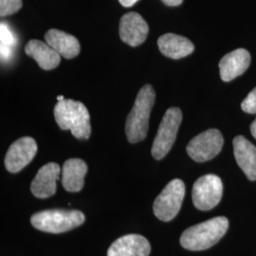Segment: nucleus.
<instances>
[{
  "instance_id": "f257e3e1",
  "label": "nucleus",
  "mask_w": 256,
  "mask_h": 256,
  "mask_svg": "<svg viewBox=\"0 0 256 256\" xmlns=\"http://www.w3.org/2000/svg\"><path fill=\"white\" fill-rule=\"evenodd\" d=\"M155 99V90L150 84L144 86L138 93L136 101L126 124V133L130 144H137L146 138L149 117Z\"/></svg>"
},
{
  "instance_id": "f03ea898",
  "label": "nucleus",
  "mask_w": 256,
  "mask_h": 256,
  "mask_svg": "<svg viewBox=\"0 0 256 256\" xmlns=\"http://www.w3.org/2000/svg\"><path fill=\"white\" fill-rule=\"evenodd\" d=\"M55 120L63 130H70L78 140H88L92 134L90 116L81 102L70 99L58 101L54 108Z\"/></svg>"
},
{
  "instance_id": "7ed1b4c3",
  "label": "nucleus",
  "mask_w": 256,
  "mask_h": 256,
  "mask_svg": "<svg viewBox=\"0 0 256 256\" xmlns=\"http://www.w3.org/2000/svg\"><path fill=\"white\" fill-rule=\"evenodd\" d=\"M228 227L229 221L226 218H214L185 230L180 236V244L189 250H207L225 236Z\"/></svg>"
},
{
  "instance_id": "20e7f679",
  "label": "nucleus",
  "mask_w": 256,
  "mask_h": 256,
  "mask_svg": "<svg viewBox=\"0 0 256 256\" xmlns=\"http://www.w3.org/2000/svg\"><path fill=\"white\" fill-rule=\"evenodd\" d=\"M84 222V214L77 210H46L34 214L30 223L36 229L50 234H61L74 229Z\"/></svg>"
},
{
  "instance_id": "39448f33",
  "label": "nucleus",
  "mask_w": 256,
  "mask_h": 256,
  "mask_svg": "<svg viewBox=\"0 0 256 256\" xmlns=\"http://www.w3.org/2000/svg\"><path fill=\"white\" fill-rule=\"evenodd\" d=\"M182 120V113L180 108H171L165 112L152 146L151 152L154 158L162 160L169 153L174 144Z\"/></svg>"
},
{
  "instance_id": "423d86ee",
  "label": "nucleus",
  "mask_w": 256,
  "mask_h": 256,
  "mask_svg": "<svg viewBox=\"0 0 256 256\" xmlns=\"http://www.w3.org/2000/svg\"><path fill=\"white\" fill-rule=\"evenodd\" d=\"M184 196L185 185L182 180H171L155 200L153 210L156 216L165 222L174 220L182 208Z\"/></svg>"
},
{
  "instance_id": "0eeeda50",
  "label": "nucleus",
  "mask_w": 256,
  "mask_h": 256,
  "mask_svg": "<svg viewBox=\"0 0 256 256\" xmlns=\"http://www.w3.org/2000/svg\"><path fill=\"white\" fill-rule=\"evenodd\" d=\"M223 183L216 174H205L200 178L192 186L194 205L200 210H209L214 208L222 198Z\"/></svg>"
},
{
  "instance_id": "6e6552de",
  "label": "nucleus",
  "mask_w": 256,
  "mask_h": 256,
  "mask_svg": "<svg viewBox=\"0 0 256 256\" xmlns=\"http://www.w3.org/2000/svg\"><path fill=\"white\" fill-rule=\"evenodd\" d=\"M223 136L218 129H209L191 140L187 153L196 162H205L220 154L223 146Z\"/></svg>"
},
{
  "instance_id": "1a4fd4ad",
  "label": "nucleus",
  "mask_w": 256,
  "mask_h": 256,
  "mask_svg": "<svg viewBox=\"0 0 256 256\" xmlns=\"http://www.w3.org/2000/svg\"><path fill=\"white\" fill-rule=\"evenodd\" d=\"M36 152V142L32 138H19L10 146L6 154V169L10 173H18L34 160Z\"/></svg>"
},
{
  "instance_id": "9d476101",
  "label": "nucleus",
  "mask_w": 256,
  "mask_h": 256,
  "mask_svg": "<svg viewBox=\"0 0 256 256\" xmlns=\"http://www.w3.org/2000/svg\"><path fill=\"white\" fill-rule=\"evenodd\" d=\"M120 37L129 46L142 45L146 40L149 27L146 21L135 12H128L120 21Z\"/></svg>"
},
{
  "instance_id": "9b49d317",
  "label": "nucleus",
  "mask_w": 256,
  "mask_h": 256,
  "mask_svg": "<svg viewBox=\"0 0 256 256\" xmlns=\"http://www.w3.org/2000/svg\"><path fill=\"white\" fill-rule=\"evenodd\" d=\"M61 174L60 166L55 162H50L42 166L37 172L30 185V190L38 198H46L56 192V182Z\"/></svg>"
},
{
  "instance_id": "f8f14e48",
  "label": "nucleus",
  "mask_w": 256,
  "mask_h": 256,
  "mask_svg": "<svg viewBox=\"0 0 256 256\" xmlns=\"http://www.w3.org/2000/svg\"><path fill=\"white\" fill-rule=\"evenodd\" d=\"M151 250L146 238L140 234H128L112 243L108 256H148Z\"/></svg>"
},
{
  "instance_id": "ddd939ff",
  "label": "nucleus",
  "mask_w": 256,
  "mask_h": 256,
  "mask_svg": "<svg viewBox=\"0 0 256 256\" xmlns=\"http://www.w3.org/2000/svg\"><path fill=\"white\" fill-rule=\"evenodd\" d=\"M250 63V54L245 48H238L225 55L220 62V77L224 82H230L242 75Z\"/></svg>"
},
{
  "instance_id": "4468645a",
  "label": "nucleus",
  "mask_w": 256,
  "mask_h": 256,
  "mask_svg": "<svg viewBox=\"0 0 256 256\" xmlns=\"http://www.w3.org/2000/svg\"><path fill=\"white\" fill-rule=\"evenodd\" d=\"M234 152L238 164L250 180H256V147L243 136L234 140Z\"/></svg>"
},
{
  "instance_id": "2eb2a0df",
  "label": "nucleus",
  "mask_w": 256,
  "mask_h": 256,
  "mask_svg": "<svg viewBox=\"0 0 256 256\" xmlns=\"http://www.w3.org/2000/svg\"><path fill=\"white\" fill-rule=\"evenodd\" d=\"M48 45L52 46L62 57L72 59L80 54L81 46L76 37L59 30L52 28L45 34Z\"/></svg>"
},
{
  "instance_id": "dca6fc26",
  "label": "nucleus",
  "mask_w": 256,
  "mask_h": 256,
  "mask_svg": "<svg viewBox=\"0 0 256 256\" xmlns=\"http://www.w3.org/2000/svg\"><path fill=\"white\" fill-rule=\"evenodd\" d=\"M158 46L162 54L172 59H180L192 54L194 46L186 37L166 34L158 38Z\"/></svg>"
},
{
  "instance_id": "f3484780",
  "label": "nucleus",
  "mask_w": 256,
  "mask_h": 256,
  "mask_svg": "<svg viewBox=\"0 0 256 256\" xmlns=\"http://www.w3.org/2000/svg\"><path fill=\"white\" fill-rule=\"evenodd\" d=\"M88 173V165L81 158L68 160L62 169V185L68 192L81 191Z\"/></svg>"
},
{
  "instance_id": "a211bd4d",
  "label": "nucleus",
  "mask_w": 256,
  "mask_h": 256,
  "mask_svg": "<svg viewBox=\"0 0 256 256\" xmlns=\"http://www.w3.org/2000/svg\"><path fill=\"white\" fill-rule=\"evenodd\" d=\"M25 52L34 59L38 66L45 70L57 68L61 61V55L48 45V43L39 40L28 41L25 48Z\"/></svg>"
},
{
  "instance_id": "6ab92c4d",
  "label": "nucleus",
  "mask_w": 256,
  "mask_h": 256,
  "mask_svg": "<svg viewBox=\"0 0 256 256\" xmlns=\"http://www.w3.org/2000/svg\"><path fill=\"white\" fill-rule=\"evenodd\" d=\"M0 39H1V60L8 61L12 56V52L16 44V38L12 30L6 23L0 25Z\"/></svg>"
},
{
  "instance_id": "aec40b11",
  "label": "nucleus",
  "mask_w": 256,
  "mask_h": 256,
  "mask_svg": "<svg viewBox=\"0 0 256 256\" xmlns=\"http://www.w3.org/2000/svg\"><path fill=\"white\" fill-rule=\"evenodd\" d=\"M22 8V0H0V16H12Z\"/></svg>"
},
{
  "instance_id": "412c9836",
  "label": "nucleus",
  "mask_w": 256,
  "mask_h": 256,
  "mask_svg": "<svg viewBox=\"0 0 256 256\" xmlns=\"http://www.w3.org/2000/svg\"><path fill=\"white\" fill-rule=\"evenodd\" d=\"M241 108L247 113L256 114V88L248 94L245 100L241 104Z\"/></svg>"
},
{
  "instance_id": "4be33fe9",
  "label": "nucleus",
  "mask_w": 256,
  "mask_h": 256,
  "mask_svg": "<svg viewBox=\"0 0 256 256\" xmlns=\"http://www.w3.org/2000/svg\"><path fill=\"white\" fill-rule=\"evenodd\" d=\"M162 1L167 6L176 7V6H180L182 3L183 0H162Z\"/></svg>"
},
{
  "instance_id": "5701e85b",
  "label": "nucleus",
  "mask_w": 256,
  "mask_h": 256,
  "mask_svg": "<svg viewBox=\"0 0 256 256\" xmlns=\"http://www.w3.org/2000/svg\"><path fill=\"white\" fill-rule=\"evenodd\" d=\"M120 3L124 6V7H131L133 6L135 3H137L138 0H119Z\"/></svg>"
},
{
  "instance_id": "b1692460",
  "label": "nucleus",
  "mask_w": 256,
  "mask_h": 256,
  "mask_svg": "<svg viewBox=\"0 0 256 256\" xmlns=\"http://www.w3.org/2000/svg\"><path fill=\"white\" fill-rule=\"evenodd\" d=\"M250 132H252V135L254 136V138H256V119L252 122V124L250 126Z\"/></svg>"
},
{
  "instance_id": "393cba45",
  "label": "nucleus",
  "mask_w": 256,
  "mask_h": 256,
  "mask_svg": "<svg viewBox=\"0 0 256 256\" xmlns=\"http://www.w3.org/2000/svg\"><path fill=\"white\" fill-rule=\"evenodd\" d=\"M64 98L63 96H59V97H57V101H63Z\"/></svg>"
}]
</instances>
